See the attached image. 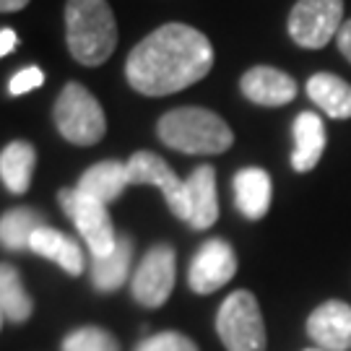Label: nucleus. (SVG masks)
Masks as SVG:
<instances>
[{"label":"nucleus","instance_id":"a211bd4d","mask_svg":"<svg viewBox=\"0 0 351 351\" xmlns=\"http://www.w3.org/2000/svg\"><path fill=\"white\" fill-rule=\"evenodd\" d=\"M37 151L29 141H11L0 154V177L13 195H24L32 185Z\"/></svg>","mask_w":351,"mask_h":351},{"label":"nucleus","instance_id":"393cba45","mask_svg":"<svg viewBox=\"0 0 351 351\" xmlns=\"http://www.w3.org/2000/svg\"><path fill=\"white\" fill-rule=\"evenodd\" d=\"M45 84V73L39 71L37 65H29V68H21L19 73H13V78L8 81V91L13 97H21L32 88H39Z\"/></svg>","mask_w":351,"mask_h":351},{"label":"nucleus","instance_id":"f03ea898","mask_svg":"<svg viewBox=\"0 0 351 351\" xmlns=\"http://www.w3.org/2000/svg\"><path fill=\"white\" fill-rule=\"evenodd\" d=\"M65 39L75 63L97 68L112 58L117 47V24L107 0H68Z\"/></svg>","mask_w":351,"mask_h":351},{"label":"nucleus","instance_id":"c85d7f7f","mask_svg":"<svg viewBox=\"0 0 351 351\" xmlns=\"http://www.w3.org/2000/svg\"><path fill=\"white\" fill-rule=\"evenodd\" d=\"M304 351H323V349H304Z\"/></svg>","mask_w":351,"mask_h":351},{"label":"nucleus","instance_id":"7ed1b4c3","mask_svg":"<svg viewBox=\"0 0 351 351\" xmlns=\"http://www.w3.org/2000/svg\"><path fill=\"white\" fill-rule=\"evenodd\" d=\"M156 136L164 146L193 156H216L232 149L234 133L224 120L203 107H177L159 117Z\"/></svg>","mask_w":351,"mask_h":351},{"label":"nucleus","instance_id":"bb28decb","mask_svg":"<svg viewBox=\"0 0 351 351\" xmlns=\"http://www.w3.org/2000/svg\"><path fill=\"white\" fill-rule=\"evenodd\" d=\"M16 45H19V37H16V32L13 29H3L0 32V55L5 58V55H11L13 50H16Z\"/></svg>","mask_w":351,"mask_h":351},{"label":"nucleus","instance_id":"f257e3e1","mask_svg":"<svg viewBox=\"0 0 351 351\" xmlns=\"http://www.w3.org/2000/svg\"><path fill=\"white\" fill-rule=\"evenodd\" d=\"M208 37L188 24H164L130 50L128 84L143 97H167L198 84L211 73Z\"/></svg>","mask_w":351,"mask_h":351},{"label":"nucleus","instance_id":"423d86ee","mask_svg":"<svg viewBox=\"0 0 351 351\" xmlns=\"http://www.w3.org/2000/svg\"><path fill=\"white\" fill-rule=\"evenodd\" d=\"M58 201L63 206L65 216L81 232V237L91 250V258H104L114 250L117 234L104 203L81 193L78 188H63L58 193Z\"/></svg>","mask_w":351,"mask_h":351},{"label":"nucleus","instance_id":"39448f33","mask_svg":"<svg viewBox=\"0 0 351 351\" xmlns=\"http://www.w3.org/2000/svg\"><path fill=\"white\" fill-rule=\"evenodd\" d=\"M216 330L226 351H265V326L261 304L247 289L232 291L219 313H216Z\"/></svg>","mask_w":351,"mask_h":351},{"label":"nucleus","instance_id":"1a4fd4ad","mask_svg":"<svg viewBox=\"0 0 351 351\" xmlns=\"http://www.w3.org/2000/svg\"><path fill=\"white\" fill-rule=\"evenodd\" d=\"M175 289V250L169 245H154L133 274V300L143 307H162Z\"/></svg>","mask_w":351,"mask_h":351},{"label":"nucleus","instance_id":"f8f14e48","mask_svg":"<svg viewBox=\"0 0 351 351\" xmlns=\"http://www.w3.org/2000/svg\"><path fill=\"white\" fill-rule=\"evenodd\" d=\"M239 91L245 99L261 107H284L297 97V81L289 73L271 68V65H255L239 78Z\"/></svg>","mask_w":351,"mask_h":351},{"label":"nucleus","instance_id":"6e6552de","mask_svg":"<svg viewBox=\"0 0 351 351\" xmlns=\"http://www.w3.org/2000/svg\"><path fill=\"white\" fill-rule=\"evenodd\" d=\"M128 175H130V185H154L162 190L164 201L177 219L182 221L190 219L188 185L185 180L175 175V169L162 156H156L154 151H136L128 159Z\"/></svg>","mask_w":351,"mask_h":351},{"label":"nucleus","instance_id":"b1692460","mask_svg":"<svg viewBox=\"0 0 351 351\" xmlns=\"http://www.w3.org/2000/svg\"><path fill=\"white\" fill-rule=\"evenodd\" d=\"M136 351H198V346L185 336V333H177V330H164L156 336L143 339L136 346Z\"/></svg>","mask_w":351,"mask_h":351},{"label":"nucleus","instance_id":"0eeeda50","mask_svg":"<svg viewBox=\"0 0 351 351\" xmlns=\"http://www.w3.org/2000/svg\"><path fill=\"white\" fill-rule=\"evenodd\" d=\"M289 37L304 50H323L343 26V0H297L289 13Z\"/></svg>","mask_w":351,"mask_h":351},{"label":"nucleus","instance_id":"9d476101","mask_svg":"<svg viewBox=\"0 0 351 351\" xmlns=\"http://www.w3.org/2000/svg\"><path fill=\"white\" fill-rule=\"evenodd\" d=\"M237 274V255L226 239H206L193 255L188 271L190 289L195 294H211L229 284Z\"/></svg>","mask_w":351,"mask_h":351},{"label":"nucleus","instance_id":"412c9836","mask_svg":"<svg viewBox=\"0 0 351 351\" xmlns=\"http://www.w3.org/2000/svg\"><path fill=\"white\" fill-rule=\"evenodd\" d=\"M0 310L5 323H24L34 310V302L26 294L21 276L13 265L0 268Z\"/></svg>","mask_w":351,"mask_h":351},{"label":"nucleus","instance_id":"2eb2a0df","mask_svg":"<svg viewBox=\"0 0 351 351\" xmlns=\"http://www.w3.org/2000/svg\"><path fill=\"white\" fill-rule=\"evenodd\" d=\"M323 151H326V125H323L320 114L300 112L294 120V151H291L294 172L315 169Z\"/></svg>","mask_w":351,"mask_h":351},{"label":"nucleus","instance_id":"aec40b11","mask_svg":"<svg viewBox=\"0 0 351 351\" xmlns=\"http://www.w3.org/2000/svg\"><path fill=\"white\" fill-rule=\"evenodd\" d=\"M130 255H133V239L117 237V245L104 258H91V284L99 291H114L125 284L130 271Z\"/></svg>","mask_w":351,"mask_h":351},{"label":"nucleus","instance_id":"f3484780","mask_svg":"<svg viewBox=\"0 0 351 351\" xmlns=\"http://www.w3.org/2000/svg\"><path fill=\"white\" fill-rule=\"evenodd\" d=\"M29 250L47 258V261H55L68 276H78L84 271V252L78 247V242L63 232L52 229V226H42L34 232V237L29 242Z\"/></svg>","mask_w":351,"mask_h":351},{"label":"nucleus","instance_id":"ddd939ff","mask_svg":"<svg viewBox=\"0 0 351 351\" xmlns=\"http://www.w3.org/2000/svg\"><path fill=\"white\" fill-rule=\"evenodd\" d=\"M190 201V219L188 224L193 229H208L219 219V201H216V172L208 164H201L193 169V175L185 180Z\"/></svg>","mask_w":351,"mask_h":351},{"label":"nucleus","instance_id":"6ab92c4d","mask_svg":"<svg viewBox=\"0 0 351 351\" xmlns=\"http://www.w3.org/2000/svg\"><path fill=\"white\" fill-rule=\"evenodd\" d=\"M307 97L333 120L351 117V84L333 73H315L307 81Z\"/></svg>","mask_w":351,"mask_h":351},{"label":"nucleus","instance_id":"20e7f679","mask_svg":"<svg viewBox=\"0 0 351 351\" xmlns=\"http://www.w3.org/2000/svg\"><path fill=\"white\" fill-rule=\"evenodd\" d=\"M55 128L68 143L75 146H94L107 133V117L99 99L81 84H65L55 99Z\"/></svg>","mask_w":351,"mask_h":351},{"label":"nucleus","instance_id":"5701e85b","mask_svg":"<svg viewBox=\"0 0 351 351\" xmlns=\"http://www.w3.org/2000/svg\"><path fill=\"white\" fill-rule=\"evenodd\" d=\"M63 351H120V343L110 330L88 326L68 333L63 341Z\"/></svg>","mask_w":351,"mask_h":351},{"label":"nucleus","instance_id":"cd10ccee","mask_svg":"<svg viewBox=\"0 0 351 351\" xmlns=\"http://www.w3.org/2000/svg\"><path fill=\"white\" fill-rule=\"evenodd\" d=\"M29 0H0V11L3 13H13V11H21L26 8Z\"/></svg>","mask_w":351,"mask_h":351},{"label":"nucleus","instance_id":"9b49d317","mask_svg":"<svg viewBox=\"0 0 351 351\" xmlns=\"http://www.w3.org/2000/svg\"><path fill=\"white\" fill-rule=\"evenodd\" d=\"M307 336L323 351L351 349V304L339 300L323 302L307 317Z\"/></svg>","mask_w":351,"mask_h":351},{"label":"nucleus","instance_id":"4be33fe9","mask_svg":"<svg viewBox=\"0 0 351 351\" xmlns=\"http://www.w3.org/2000/svg\"><path fill=\"white\" fill-rule=\"evenodd\" d=\"M45 226V219L32 208H13L0 219V239L8 250H29L34 232Z\"/></svg>","mask_w":351,"mask_h":351},{"label":"nucleus","instance_id":"a878e982","mask_svg":"<svg viewBox=\"0 0 351 351\" xmlns=\"http://www.w3.org/2000/svg\"><path fill=\"white\" fill-rule=\"evenodd\" d=\"M336 42H339L341 55H343V58H346V60L351 63V19L343 26H341V32H339V37H336Z\"/></svg>","mask_w":351,"mask_h":351},{"label":"nucleus","instance_id":"4468645a","mask_svg":"<svg viewBox=\"0 0 351 351\" xmlns=\"http://www.w3.org/2000/svg\"><path fill=\"white\" fill-rule=\"evenodd\" d=\"M271 195H274L271 177L261 167H245L234 175V201L245 219L250 221L263 219L271 206Z\"/></svg>","mask_w":351,"mask_h":351},{"label":"nucleus","instance_id":"dca6fc26","mask_svg":"<svg viewBox=\"0 0 351 351\" xmlns=\"http://www.w3.org/2000/svg\"><path fill=\"white\" fill-rule=\"evenodd\" d=\"M128 185H130L128 162L107 159V162H99V164H94V167H88L86 172L81 175L75 188L107 206V203L117 201Z\"/></svg>","mask_w":351,"mask_h":351}]
</instances>
